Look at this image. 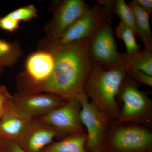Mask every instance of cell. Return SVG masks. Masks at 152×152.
I'll return each instance as SVG.
<instances>
[{"mask_svg":"<svg viewBox=\"0 0 152 152\" xmlns=\"http://www.w3.org/2000/svg\"><path fill=\"white\" fill-rule=\"evenodd\" d=\"M42 44L41 48L52 53L55 65L50 78L37 93H50L66 101L76 97L84 91L91 68L88 39L61 45L45 41Z\"/></svg>","mask_w":152,"mask_h":152,"instance_id":"cell-1","label":"cell"},{"mask_svg":"<svg viewBox=\"0 0 152 152\" xmlns=\"http://www.w3.org/2000/svg\"><path fill=\"white\" fill-rule=\"evenodd\" d=\"M129 68L126 64L104 69L91 64L84 91L102 113L112 116L118 115V105L115 98L119 92Z\"/></svg>","mask_w":152,"mask_h":152,"instance_id":"cell-2","label":"cell"},{"mask_svg":"<svg viewBox=\"0 0 152 152\" xmlns=\"http://www.w3.org/2000/svg\"><path fill=\"white\" fill-rule=\"evenodd\" d=\"M106 12L100 23L88 39V48L91 64L104 69L126 64L125 54L117 50L112 28L113 12L111 4L103 6Z\"/></svg>","mask_w":152,"mask_h":152,"instance_id":"cell-3","label":"cell"},{"mask_svg":"<svg viewBox=\"0 0 152 152\" xmlns=\"http://www.w3.org/2000/svg\"><path fill=\"white\" fill-rule=\"evenodd\" d=\"M54 65V58L49 50L41 48L31 54L26 60L24 71L18 78L19 91L37 93L50 78Z\"/></svg>","mask_w":152,"mask_h":152,"instance_id":"cell-4","label":"cell"},{"mask_svg":"<svg viewBox=\"0 0 152 152\" xmlns=\"http://www.w3.org/2000/svg\"><path fill=\"white\" fill-rule=\"evenodd\" d=\"M90 7L83 0H64L58 3L53 15L45 28L47 42L61 37L66 30L86 12Z\"/></svg>","mask_w":152,"mask_h":152,"instance_id":"cell-5","label":"cell"},{"mask_svg":"<svg viewBox=\"0 0 152 152\" xmlns=\"http://www.w3.org/2000/svg\"><path fill=\"white\" fill-rule=\"evenodd\" d=\"M81 105L80 119L88 131L87 145L90 149H99L103 140L106 121L103 113L94 103L89 102L84 91L76 96Z\"/></svg>","mask_w":152,"mask_h":152,"instance_id":"cell-6","label":"cell"},{"mask_svg":"<svg viewBox=\"0 0 152 152\" xmlns=\"http://www.w3.org/2000/svg\"><path fill=\"white\" fill-rule=\"evenodd\" d=\"M14 103L31 118H38L65 103L66 101L48 93L19 91L12 95Z\"/></svg>","mask_w":152,"mask_h":152,"instance_id":"cell-7","label":"cell"},{"mask_svg":"<svg viewBox=\"0 0 152 152\" xmlns=\"http://www.w3.org/2000/svg\"><path fill=\"white\" fill-rule=\"evenodd\" d=\"M105 12V7L102 5H95L74 22L58 39L53 42L45 41L61 45L88 39L100 23Z\"/></svg>","mask_w":152,"mask_h":152,"instance_id":"cell-8","label":"cell"},{"mask_svg":"<svg viewBox=\"0 0 152 152\" xmlns=\"http://www.w3.org/2000/svg\"><path fill=\"white\" fill-rule=\"evenodd\" d=\"M80 104L77 98H74L38 118L51 125L61 134H83V128L80 119Z\"/></svg>","mask_w":152,"mask_h":152,"instance_id":"cell-9","label":"cell"},{"mask_svg":"<svg viewBox=\"0 0 152 152\" xmlns=\"http://www.w3.org/2000/svg\"><path fill=\"white\" fill-rule=\"evenodd\" d=\"M61 134L49 124L39 118H32L16 142L26 152H40Z\"/></svg>","mask_w":152,"mask_h":152,"instance_id":"cell-10","label":"cell"},{"mask_svg":"<svg viewBox=\"0 0 152 152\" xmlns=\"http://www.w3.org/2000/svg\"><path fill=\"white\" fill-rule=\"evenodd\" d=\"M120 91L124 105L119 116L120 122L135 119L146 112L149 100L135 85L130 83L124 86L122 84Z\"/></svg>","mask_w":152,"mask_h":152,"instance_id":"cell-11","label":"cell"},{"mask_svg":"<svg viewBox=\"0 0 152 152\" xmlns=\"http://www.w3.org/2000/svg\"><path fill=\"white\" fill-rule=\"evenodd\" d=\"M152 135L149 131L136 127L121 128L115 132L112 138L113 145L122 152L138 151L149 147Z\"/></svg>","mask_w":152,"mask_h":152,"instance_id":"cell-12","label":"cell"},{"mask_svg":"<svg viewBox=\"0 0 152 152\" xmlns=\"http://www.w3.org/2000/svg\"><path fill=\"white\" fill-rule=\"evenodd\" d=\"M31 119L20 110L12 99L6 104L4 112L0 119L1 139L16 142Z\"/></svg>","mask_w":152,"mask_h":152,"instance_id":"cell-13","label":"cell"},{"mask_svg":"<svg viewBox=\"0 0 152 152\" xmlns=\"http://www.w3.org/2000/svg\"><path fill=\"white\" fill-rule=\"evenodd\" d=\"M132 11L137 35L140 38L145 48H152V33L150 28L149 14L143 10L134 0L129 3Z\"/></svg>","mask_w":152,"mask_h":152,"instance_id":"cell-14","label":"cell"},{"mask_svg":"<svg viewBox=\"0 0 152 152\" xmlns=\"http://www.w3.org/2000/svg\"><path fill=\"white\" fill-rule=\"evenodd\" d=\"M86 140L83 134L74 133L61 141L51 143L40 152H86L84 148Z\"/></svg>","mask_w":152,"mask_h":152,"instance_id":"cell-15","label":"cell"},{"mask_svg":"<svg viewBox=\"0 0 152 152\" xmlns=\"http://www.w3.org/2000/svg\"><path fill=\"white\" fill-rule=\"evenodd\" d=\"M22 54L18 42H10L0 39V64L3 67L13 66L18 62Z\"/></svg>","mask_w":152,"mask_h":152,"instance_id":"cell-16","label":"cell"},{"mask_svg":"<svg viewBox=\"0 0 152 152\" xmlns=\"http://www.w3.org/2000/svg\"><path fill=\"white\" fill-rule=\"evenodd\" d=\"M115 33L118 38L122 40L126 48L125 54L126 60L130 58L141 51V47L136 40V36L132 29L120 21L118 26L115 28Z\"/></svg>","mask_w":152,"mask_h":152,"instance_id":"cell-17","label":"cell"},{"mask_svg":"<svg viewBox=\"0 0 152 152\" xmlns=\"http://www.w3.org/2000/svg\"><path fill=\"white\" fill-rule=\"evenodd\" d=\"M131 69L142 71L152 76V48H145L130 58L126 60Z\"/></svg>","mask_w":152,"mask_h":152,"instance_id":"cell-18","label":"cell"},{"mask_svg":"<svg viewBox=\"0 0 152 152\" xmlns=\"http://www.w3.org/2000/svg\"><path fill=\"white\" fill-rule=\"evenodd\" d=\"M112 10L113 13L118 17L121 22L132 29L136 36L138 35L134 14L124 0L113 1Z\"/></svg>","mask_w":152,"mask_h":152,"instance_id":"cell-19","label":"cell"},{"mask_svg":"<svg viewBox=\"0 0 152 152\" xmlns=\"http://www.w3.org/2000/svg\"><path fill=\"white\" fill-rule=\"evenodd\" d=\"M38 10L33 5L26 6L15 10L7 15V16L21 22H28L38 17Z\"/></svg>","mask_w":152,"mask_h":152,"instance_id":"cell-20","label":"cell"},{"mask_svg":"<svg viewBox=\"0 0 152 152\" xmlns=\"http://www.w3.org/2000/svg\"><path fill=\"white\" fill-rule=\"evenodd\" d=\"M127 75L141 83L146 85L149 86H152V76L149 75L142 71L129 68Z\"/></svg>","mask_w":152,"mask_h":152,"instance_id":"cell-21","label":"cell"},{"mask_svg":"<svg viewBox=\"0 0 152 152\" xmlns=\"http://www.w3.org/2000/svg\"><path fill=\"white\" fill-rule=\"evenodd\" d=\"M20 23L6 15L0 17V28L10 32H13L19 28Z\"/></svg>","mask_w":152,"mask_h":152,"instance_id":"cell-22","label":"cell"},{"mask_svg":"<svg viewBox=\"0 0 152 152\" xmlns=\"http://www.w3.org/2000/svg\"><path fill=\"white\" fill-rule=\"evenodd\" d=\"M0 149L2 152H26L15 141L4 139L0 141Z\"/></svg>","mask_w":152,"mask_h":152,"instance_id":"cell-23","label":"cell"},{"mask_svg":"<svg viewBox=\"0 0 152 152\" xmlns=\"http://www.w3.org/2000/svg\"><path fill=\"white\" fill-rule=\"evenodd\" d=\"M11 95L4 86L0 85V105H4L12 99Z\"/></svg>","mask_w":152,"mask_h":152,"instance_id":"cell-24","label":"cell"},{"mask_svg":"<svg viewBox=\"0 0 152 152\" xmlns=\"http://www.w3.org/2000/svg\"><path fill=\"white\" fill-rule=\"evenodd\" d=\"M140 8L151 15L152 13V0H134Z\"/></svg>","mask_w":152,"mask_h":152,"instance_id":"cell-25","label":"cell"},{"mask_svg":"<svg viewBox=\"0 0 152 152\" xmlns=\"http://www.w3.org/2000/svg\"><path fill=\"white\" fill-rule=\"evenodd\" d=\"M6 104L4 105H0V119L2 116L5 110Z\"/></svg>","mask_w":152,"mask_h":152,"instance_id":"cell-26","label":"cell"},{"mask_svg":"<svg viewBox=\"0 0 152 152\" xmlns=\"http://www.w3.org/2000/svg\"><path fill=\"white\" fill-rule=\"evenodd\" d=\"M3 67L1 65V64H0V74L2 73L3 71Z\"/></svg>","mask_w":152,"mask_h":152,"instance_id":"cell-27","label":"cell"},{"mask_svg":"<svg viewBox=\"0 0 152 152\" xmlns=\"http://www.w3.org/2000/svg\"><path fill=\"white\" fill-rule=\"evenodd\" d=\"M1 137H0V141H1Z\"/></svg>","mask_w":152,"mask_h":152,"instance_id":"cell-28","label":"cell"},{"mask_svg":"<svg viewBox=\"0 0 152 152\" xmlns=\"http://www.w3.org/2000/svg\"><path fill=\"white\" fill-rule=\"evenodd\" d=\"M0 152H2L1 151V149H0Z\"/></svg>","mask_w":152,"mask_h":152,"instance_id":"cell-29","label":"cell"}]
</instances>
